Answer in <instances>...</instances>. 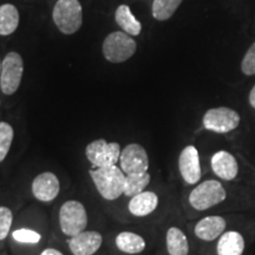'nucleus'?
Listing matches in <instances>:
<instances>
[{
	"instance_id": "nucleus-1",
	"label": "nucleus",
	"mask_w": 255,
	"mask_h": 255,
	"mask_svg": "<svg viewBox=\"0 0 255 255\" xmlns=\"http://www.w3.org/2000/svg\"><path fill=\"white\" fill-rule=\"evenodd\" d=\"M90 176L98 193L105 200H116L124 193L127 175L116 164L92 169L90 170Z\"/></svg>"
},
{
	"instance_id": "nucleus-2",
	"label": "nucleus",
	"mask_w": 255,
	"mask_h": 255,
	"mask_svg": "<svg viewBox=\"0 0 255 255\" xmlns=\"http://www.w3.org/2000/svg\"><path fill=\"white\" fill-rule=\"evenodd\" d=\"M52 18L62 33H76L83 24L81 2L78 0H58L53 7Z\"/></svg>"
},
{
	"instance_id": "nucleus-3",
	"label": "nucleus",
	"mask_w": 255,
	"mask_h": 255,
	"mask_svg": "<svg viewBox=\"0 0 255 255\" xmlns=\"http://www.w3.org/2000/svg\"><path fill=\"white\" fill-rule=\"evenodd\" d=\"M227 197V191L222 183L216 180H207L191 190L189 203L195 210L202 212L220 205Z\"/></svg>"
},
{
	"instance_id": "nucleus-4",
	"label": "nucleus",
	"mask_w": 255,
	"mask_h": 255,
	"mask_svg": "<svg viewBox=\"0 0 255 255\" xmlns=\"http://www.w3.org/2000/svg\"><path fill=\"white\" fill-rule=\"evenodd\" d=\"M136 41L126 32L110 33L103 41V55L110 63H123L135 55Z\"/></svg>"
},
{
	"instance_id": "nucleus-5",
	"label": "nucleus",
	"mask_w": 255,
	"mask_h": 255,
	"mask_svg": "<svg viewBox=\"0 0 255 255\" xmlns=\"http://www.w3.org/2000/svg\"><path fill=\"white\" fill-rule=\"evenodd\" d=\"M60 229L65 235L75 237L87 228L88 214L84 206L75 200L66 201L59 210Z\"/></svg>"
},
{
	"instance_id": "nucleus-6",
	"label": "nucleus",
	"mask_w": 255,
	"mask_h": 255,
	"mask_svg": "<svg viewBox=\"0 0 255 255\" xmlns=\"http://www.w3.org/2000/svg\"><path fill=\"white\" fill-rule=\"evenodd\" d=\"M24 73V62L17 52H8L1 62L0 89L2 94L11 96L20 87Z\"/></svg>"
},
{
	"instance_id": "nucleus-7",
	"label": "nucleus",
	"mask_w": 255,
	"mask_h": 255,
	"mask_svg": "<svg viewBox=\"0 0 255 255\" xmlns=\"http://www.w3.org/2000/svg\"><path fill=\"white\" fill-rule=\"evenodd\" d=\"M241 117L238 111L227 107L209 109L203 116L205 129L216 133H228L235 130L240 124Z\"/></svg>"
},
{
	"instance_id": "nucleus-8",
	"label": "nucleus",
	"mask_w": 255,
	"mask_h": 255,
	"mask_svg": "<svg viewBox=\"0 0 255 255\" xmlns=\"http://www.w3.org/2000/svg\"><path fill=\"white\" fill-rule=\"evenodd\" d=\"M121 146L119 143H108L105 139H96L89 143L85 155L89 162L96 168L115 165L120 161Z\"/></svg>"
},
{
	"instance_id": "nucleus-9",
	"label": "nucleus",
	"mask_w": 255,
	"mask_h": 255,
	"mask_svg": "<svg viewBox=\"0 0 255 255\" xmlns=\"http://www.w3.org/2000/svg\"><path fill=\"white\" fill-rule=\"evenodd\" d=\"M121 169L126 175L148 173L149 157L145 149L141 144H128L120 157Z\"/></svg>"
},
{
	"instance_id": "nucleus-10",
	"label": "nucleus",
	"mask_w": 255,
	"mask_h": 255,
	"mask_svg": "<svg viewBox=\"0 0 255 255\" xmlns=\"http://www.w3.org/2000/svg\"><path fill=\"white\" fill-rule=\"evenodd\" d=\"M178 169L183 181L188 184H195L202 176L200 155L194 145H188L181 151L178 157Z\"/></svg>"
},
{
	"instance_id": "nucleus-11",
	"label": "nucleus",
	"mask_w": 255,
	"mask_h": 255,
	"mask_svg": "<svg viewBox=\"0 0 255 255\" xmlns=\"http://www.w3.org/2000/svg\"><path fill=\"white\" fill-rule=\"evenodd\" d=\"M60 183L53 173L45 171L34 178L32 182V194L41 202H50L58 196Z\"/></svg>"
},
{
	"instance_id": "nucleus-12",
	"label": "nucleus",
	"mask_w": 255,
	"mask_h": 255,
	"mask_svg": "<svg viewBox=\"0 0 255 255\" xmlns=\"http://www.w3.org/2000/svg\"><path fill=\"white\" fill-rule=\"evenodd\" d=\"M102 235L98 232L83 231L69 241L70 251L73 255H94L102 246Z\"/></svg>"
},
{
	"instance_id": "nucleus-13",
	"label": "nucleus",
	"mask_w": 255,
	"mask_h": 255,
	"mask_svg": "<svg viewBox=\"0 0 255 255\" xmlns=\"http://www.w3.org/2000/svg\"><path fill=\"white\" fill-rule=\"evenodd\" d=\"M210 164H212L214 174L223 181H233L238 177V161L229 151L220 150L215 152L213 155Z\"/></svg>"
},
{
	"instance_id": "nucleus-14",
	"label": "nucleus",
	"mask_w": 255,
	"mask_h": 255,
	"mask_svg": "<svg viewBox=\"0 0 255 255\" xmlns=\"http://www.w3.org/2000/svg\"><path fill=\"white\" fill-rule=\"evenodd\" d=\"M227 228V222L222 216L212 215L201 219L196 223L194 233L200 240L202 241H214L221 237Z\"/></svg>"
},
{
	"instance_id": "nucleus-15",
	"label": "nucleus",
	"mask_w": 255,
	"mask_h": 255,
	"mask_svg": "<svg viewBox=\"0 0 255 255\" xmlns=\"http://www.w3.org/2000/svg\"><path fill=\"white\" fill-rule=\"evenodd\" d=\"M158 206V196L152 191H142L132 196L130 200L129 208L130 213L135 216H146L151 214Z\"/></svg>"
},
{
	"instance_id": "nucleus-16",
	"label": "nucleus",
	"mask_w": 255,
	"mask_h": 255,
	"mask_svg": "<svg viewBox=\"0 0 255 255\" xmlns=\"http://www.w3.org/2000/svg\"><path fill=\"white\" fill-rule=\"evenodd\" d=\"M216 251L218 255H242L245 251V239L239 232H225L219 239Z\"/></svg>"
},
{
	"instance_id": "nucleus-17",
	"label": "nucleus",
	"mask_w": 255,
	"mask_h": 255,
	"mask_svg": "<svg viewBox=\"0 0 255 255\" xmlns=\"http://www.w3.org/2000/svg\"><path fill=\"white\" fill-rule=\"evenodd\" d=\"M115 19L119 26L122 28L123 32L130 34V36H138L142 31V25L132 14L131 9L128 5H120L115 13Z\"/></svg>"
},
{
	"instance_id": "nucleus-18",
	"label": "nucleus",
	"mask_w": 255,
	"mask_h": 255,
	"mask_svg": "<svg viewBox=\"0 0 255 255\" xmlns=\"http://www.w3.org/2000/svg\"><path fill=\"white\" fill-rule=\"evenodd\" d=\"M165 242H167L169 255H188V253H189L188 239L180 228H169L167 237H165Z\"/></svg>"
},
{
	"instance_id": "nucleus-19",
	"label": "nucleus",
	"mask_w": 255,
	"mask_h": 255,
	"mask_svg": "<svg viewBox=\"0 0 255 255\" xmlns=\"http://www.w3.org/2000/svg\"><path fill=\"white\" fill-rule=\"evenodd\" d=\"M116 246L127 254H138L145 250V241L141 235L131 232H123L117 235Z\"/></svg>"
},
{
	"instance_id": "nucleus-20",
	"label": "nucleus",
	"mask_w": 255,
	"mask_h": 255,
	"mask_svg": "<svg viewBox=\"0 0 255 255\" xmlns=\"http://www.w3.org/2000/svg\"><path fill=\"white\" fill-rule=\"evenodd\" d=\"M19 12L12 4L0 6V36H9L18 28Z\"/></svg>"
},
{
	"instance_id": "nucleus-21",
	"label": "nucleus",
	"mask_w": 255,
	"mask_h": 255,
	"mask_svg": "<svg viewBox=\"0 0 255 255\" xmlns=\"http://www.w3.org/2000/svg\"><path fill=\"white\" fill-rule=\"evenodd\" d=\"M150 175L149 173L144 174H133L127 175L126 182H124V195L128 197H132L137 194L142 193L146 186L150 183Z\"/></svg>"
},
{
	"instance_id": "nucleus-22",
	"label": "nucleus",
	"mask_w": 255,
	"mask_h": 255,
	"mask_svg": "<svg viewBox=\"0 0 255 255\" xmlns=\"http://www.w3.org/2000/svg\"><path fill=\"white\" fill-rule=\"evenodd\" d=\"M182 0H154L152 1V17L156 20L163 21L173 17Z\"/></svg>"
},
{
	"instance_id": "nucleus-23",
	"label": "nucleus",
	"mask_w": 255,
	"mask_h": 255,
	"mask_svg": "<svg viewBox=\"0 0 255 255\" xmlns=\"http://www.w3.org/2000/svg\"><path fill=\"white\" fill-rule=\"evenodd\" d=\"M13 128L6 122H0V162L7 156L12 141H13Z\"/></svg>"
},
{
	"instance_id": "nucleus-24",
	"label": "nucleus",
	"mask_w": 255,
	"mask_h": 255,
	"mask_svg": "<svg viewBox=\"0 0 255 255\" xmlns=\"http://www.w3.org/2000/svg\"><path fill=\"white\" fill-rule=\"evenodd\" d=\"M12 220H13V215H12L11 209L7 207H0V241L4 240L8 235Z\"/></svg>"
},
{
	"instance_id": "nucleus-25",
	"label": "nucleus",
	"mask_w": 255,
	"mask_h": 255,
	"mask_svg": "<svg viewBox=\"0 0 255 255\" xmlns=\"http://www.w3.org/2000/svg\"><path fill=\"white\" fill-rule=\"evenodd\" d=\"M12 237L15 241L23 242V244H37L41 239L39 233L31 231V229H18L12 233Z\"/></svg>"
},
{
	"instance_id": "nucleus-26",
	"label": "nucleus",
	"mask_w": 255,
	"mask_h": 255,
	"mask_svg": "<svg viewBox=\"0 0 255 255\" xmlns=\"http://www.w3.org/2000/svg\"><path fill=\"white\" fill-rule=\"evenodd\" d=\"M241 71L246 76L255 75V43L248 49L241 63Z\"/></svg>"
},
{
	"instance_id": "nucleus-27",
	"label": "nucleus",
	"mask_w": 255,
	"mask_h": 255,
	"mask_svg": "<svg viewBox=\"0 0 255 255\" xmlns=\"http://www.w3.org/2000/svg\"><path fill=\"white\" fill-rule=\"evenodd\" d=\"M40 255H63V253L58 250H55V248H47Z\"/></svg>"
},
{
	"instance_id": "nucleus-28",
	"label": "nucleus",
	"mask_w": 255,
	"mask_h": 255,
	"mask_svg": "<svg viewBox=\"0 0 255 255\" xmlns=\"http://www.w3.org/2000/svg\"><path fill=\"white\" fill-rule=\"evenodd\" d=\"M248 101H250L251 107L254 108V109H255V85L253 88H252V90L250 92V97H248Z\"/></svg>"
},
{
	"instance_id": "nucleus-29",
	"label": "nucleus",
	"mask_w": 255,
	"mask_h": 255,
	"mask_svg": "<svg viewBox=\"0 0 255 255\" xmlns=\"http://www.w3.org/2000/svg\"><path fill=\"white\" fill-rule=\"evenodd\" d=\"M0 75H1V60H0Z\"/></svg>"
}]
</instances>
